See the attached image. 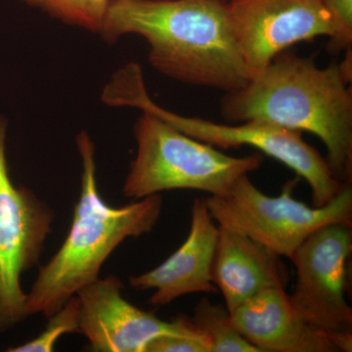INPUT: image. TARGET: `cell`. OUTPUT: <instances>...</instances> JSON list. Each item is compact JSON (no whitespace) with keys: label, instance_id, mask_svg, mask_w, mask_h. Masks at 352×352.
Listing matches in <instances>:
<instances>
[{"label":"cell","instance_id":"6da1fadb","mask_svg":"<svg viewBox=\"0 0 352 352\" xmlns=\"http://www.w3.org/2000/svg\"><path fill=\"white\" fill-rule=\"evenodd\" d=\"M99 36H138L150 64L171 80L224 92L252 76L229 23L227 0H112Z\"/></svg>","mask_w":352,"mask_h":352},{"label":"cell","instance_id":"7a4b0ae2","mask_svg":"<svg viewBox=\"0 0 352 352\" xmlns=\"http://www.w3.org/2000/svg\"><path fill=\"white\" fill-rule=\"evenodd\" d=\"M352 64L320 68L309 58L278 55L244 87L224 92L220 113L229 122L265 120L309 132L326 146L340 182L352 175Z\"/></svg>","mask_w":352,"mask_h":352},{"label":"cell","instance_id":"3957f363","mask_svg":"<svg viewBox=\"0 0 352 352\" xmlns=\"http://www.w3.org/2000/svg\"><path fill=\"white\" fill-rule=\"evenodd\" d=\"M82 163L80 191L68 235L60 249L38 270L27 293L28 316L50 317L80 289L96 281L117 248L129 238L151 232L161 217V194L112 207L102 198L97 182L96 151L82 131L76 139Z\"/></svg>","mask_w":352,"mask_h":352},{"label":"cell","instance_id":"277c9868","mask_svg":"<svg viewBox=\"0 0 352 352\" xmlns=\"http://www.w3.org/2000/svg\"><path fill=\"white\" fill-rule=\"evenodd\" d=\"M141 112L133 126L136 155L122 185L126 198L139 200L177 189L221 196L241 176L261 168L259 154L229 156L154 113Z\"/></svg>","mask_w":352,"mask_h":352},{"label":"cell","instance_id":"5b68a950","mask_svg":"<svg viewBox=\"0 0 352 352\" xmlns=\"http://www.w3.org/2000/svg\"><path fill=\"white\" fill-rule=\"evenodd\" d=\"M108 101L112 107L138 108L153 113L183 133L215 148L232 149L250 146L258 150L288 166L307 182L311 189L314 207H323L346 185L333 173L327 159L302 138V132L265 120L219 124L166 110L150 98L143 72L138 69L127 72L113 83Z\"/></svg>","mask_w":352,"mask_h":352},{"label":"cell","instance_id":"8992f818","mask_svg":"<svg viewBox=\"0 0 352 352\" xmlns=\"http://www.w3.org/2000/svg\"><path fill=\"white\" fill-rule=\"evenodd\" d=\"M296 180L284 185L281 195L267 196L241 176L226 194L205 199L219 226L245 234L279 256L291 258L315 231L330 224L351 226L352 189L346 184L323 207H310L293 197Z\"/></svg>","mask_w":352,"mask_h":352},{"label":"cell","instance_id":"52a82bcc","mask_svg":"<svg viewBox=\"0 0 352 352\" xmlns=\"http://www.w3.org/2000/svg\"><path fill=\"white\" fill-rule=\"evenodd\" d=\"M7 126L0 116V333L29 317L22 277L41 263L55 220L46 201L13 182L7 163Z\"/></svg>","mask_w":352,"mask_h":352},{"label":"cell","instance_id":"ba28073f","mask_svg":"<svg viewBox=\"0 0 352 352\" xmlns=\"http://www.w3.org/2000/svg\"><path fill=\"white\" fill-rule=\"evenodd\" d=\"M351 226L330 224L310 235L291 259L296 284L289 300L296 314L339 351H352V309L346 298Z\"/></svg>","mask_w":352,"mask_h":352},{"label":"cell","instance_id":"9c48e42d","mask_svg":"<svg viewBox=\"0 0 352 352\" xmlns=\"http://www.w3.org/2000/svg\"><path fill=\"white\" fill-rule=\"evenodd\" d=\"M234 39L252 76L294 44L332 38L320 0H227Z\"/></svg>","mask_w":352,"mask_h":352},{"label":"cell","instance_id":"30bf717a","mask_svg":"<svg viewBox=\"0 0 352 352\" xmlns=\"http://www.w3.org/2000/svg\"><path fill=\"white\" fill-rule=\"evenodd\" d=\"M124 285L110 275L98 278L76 293L80 302L78 333L96 352H145L160 336H203L188 317L159 318L126 300Z\"/></svg>","mask_w":352,"mask_h":352},{"label":"cell","instance_id":"8fae6325","mask_svg":"<svg viewBox=\"0 0 352 352\" xmlns=\"http://www.w3.org/2000/svg\"><path fill=\"white\" fill-rule=\"evenodd\" d=\"M217 237L219 226H215L205 199H195L185 242L154 270L129 277V285L138 291L154 289L149 303L155 307L170 305L191 294L217 293L212 281Z\"/></svg>","mask_w":352,"mask_h":352},{"label":"cell","instance_id":"7c38bea8","mask_svg":"<svg viewBox=\"0 0 352 352\" xmlns=\"http://www.w3.org/2000/svg\"><path fill=\"white\" fill-rule=\"evenodd\" d=\"M234 327L259 352H337L324 333L302 320L283 288L265 289L230 312Z\"/></svg>","mask_w":352,"mask_h":352},{"label":"cell","instance_id":"4fadbf2b","mask_svg":"<svg viewBox=\"0 0 352 352\" xmlns=\"http://www.w3.org/2000/svg\"><path fill=\"white\" fill-rule=\"evenodd\" d=\"M288 280L281 256L239 231L219 226L212 281L229 314L265 289L286 288Z\"/></svg>","mask_w":352,"mask_h":352},{"label":"cell","instance_id":"5bb4252c","mask_svg":"<svg viewBox=\"0 0 352 352\" xmlns=\"http://www.w3.org/2000/svg\"><path fill=\"white\" fill-rule=\"evenodd\" d=\"M192 323L207 338L210 352H259L234 327L226 307L203 298L194 310Z\"/></svg>","mask_w":352,"mask_h":352},{"label":"cell","instance_id":"9a60e30c","mask_svg":"<svg viewBox=\"0 0 352 352\" xmlns=\"http://www.w3.org/2000/svg\"><path fill=\"white\" fill-rule=\"evenodd\" d=\"M53 19L92 34H100L112 0H21Z\"/></svg>","mask_w":352,"mask_h":352},{"label":"cell","instance_id":"2e32d148","mask_svg":"<svg viewBox=\"0 0 352 352\" xmlns=\"http://www.w3.org/2000/svg\"><path fill=\"white\" fill-rule=\"evenodd\" d=\"M80 302L78 296L69 298L63 307L47 317L45 328L34 339L7 349L9 352H51L60 338L69 333H78Z\"/></svg>","mask_w":352,"mask_h":352},{"label":"cell","instance_id":"e0dca14e","mask_svg":"<svg viewBox=\"0 0 352 352\" xmlns=\"http://www.w3.org/2000/svg\"><path fill=\"white\" fill-rule=\"evenodd\" d=\"M332 21L333 34L328 50L338 54L352 45V0H320Z\"/></svg>","mask_w":352,"mask_h":352},{"label":"cell","instance_id":"ac0fdd59","mask_svg":"<svg viewBox=\"0 0 352 352\" xmlns=\"http://www.w3.org/2000/svg\"><path fill=\"white\" fill-rule=\"evenodd\" d=\"M145 352H210L204 336H160L153 340Z\"/></svg>","mask_w":352,"mask_h":352}]
</instances>
